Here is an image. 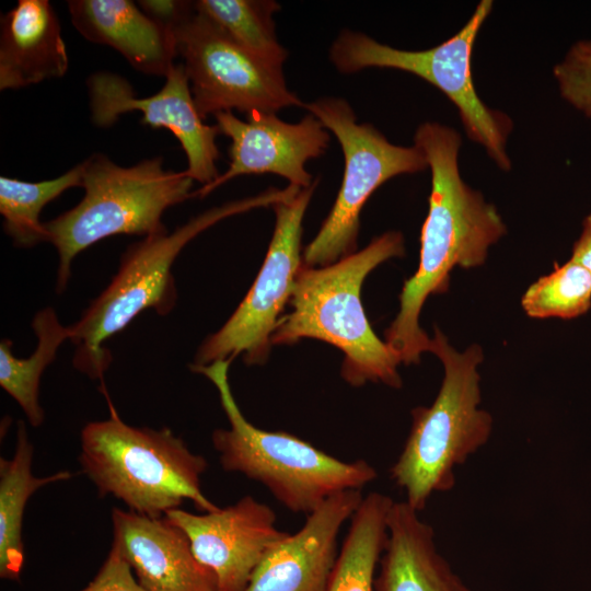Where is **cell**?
Listing matches in <instances>:
<instances>
[{"label":"cell","mask_w":591,"mask_h":591,"mask_svg":"<svg viewBox=\"0 0 591 591\" xmlns=\"http://www.w3.org/2000/svg\"><path fill=\"white\" fill-rule=\"evenodd\" d=\"M72 25L88 40L116 49L136 70L166 77L175 66L171 30L129 0H70Z\"/></svg>","instance_id":"17"},{"label":"cell","mask_w":591,"mask_h":591,"mask_svg":"<svg viewBox=\"0 0 591 591\" xmlns=\"http://www.w3.org/2000/svg\"><path fill=\"white\" fill-rule=\"evenodd\" d=\"M81 201L44 222L46 242L58 254L56 291L66 290L74 257L96 242L117 234L143 237L166 231L165 210L194 196V179L166 170L161 157L124 167L103 153L83 162Z\"/></svg>","instance_id":"7"},{"label":"cell","mask_w":591,"mask_h":591,"mask_svg":"<svg viewBox=\"0 0 591 591\" xmlns=\"http://www.w3.org/2000/svg\"><path fill=\"white\" fill-rule=\"evenodd\" d=\"M69 58L48 0H19L0 21V90L21 89L66 74Z\"/></svg>","instance_id":"18"},{"label":"cell","mask_w":591,"mask_h":591,"mask_svg":"<svg viewBox=\"0 0 591 591\" xmlns=\"http://www.w3.org/2000/svg\"><path fill=\"white\" fill-rule=\"evenodd\" d=\"M393 503L390 496L376 491L363 497L350 519L326 591H374Z\"/></svg>","instance_id":"21"},{"label":"cell","mask_w":591,"mask_h":591,"mask_svg":"<svg viewBox=\"0 0 591 591\" xmlns=\"http://www.w3.org/2000/svg\"><path fill=\"white\" fill-rule=\"evenodd\" d=\"M79 462L101 497L111 495L142 515L162 518L185 499L200 511L220 508L201 491L206 459L165 427L130 426L112 412L83 427Z\"/></svg>","instance_id":"5"},{"label":"cell","mask_w":591,"mask_h":591,"mask_svg":"<svg viewBox=\"0 0 591 591\" xmlns=\"http://www.w3.org/2000/svg\"><path fill=\"white\" fill-rule=\"evenodd\" d=\"M299 187L270 188L257 196L212 207L174 231L159 232L129 245L123 253L117 274L91 302L81 317L69 327L77 346L73 366L90 378H102L111 363L105 340L121 332L141 312L154 310L169 314L177 293L172 266L181 251L194 237L217 222L258 207L292 198Z\"/></svg>","instance_id":"3"},{"label":"cell","mask_w":591,"mask_h":591,"mask_svg":"<svg viewBox=\"0 0 591 591\" xmlns=\"http://www.w3.org/2000/svg\"><path fill=\"white\" fill-rule=\"evenodd\" d=\"M404 254L401 232L390 231L367 247L331 265L300 268L290 299L291 311L280 317L271 345L301 338L326 341L344 355L341 376L352 386L381 382L402 386L399 356L371 328L361 300V285L381 263Z\"/></svg>","instance_id":"2"},{"label":"cell","mask_w":591,"mask_h":591,"mask_svg":"<svg viewBox=\"0 0 591 591\" xmlns=\"http://www.w3.org/2000/svg\"><path fill=\"white\" fill-rule=\"evenodd\" d=\"M138 3L150 18L170 28L186 9L188 1L144 0Z\"/></svg>","instance_id":"28"},{"label":"cell","mask_w":591,"mask_h":591,"mask_svg":"<svg viewBox=\"0 0 591 591\" xmlns=\"http://www.w3.org/2000/svg\"><path fill=\"white\" fill-rule=\"evenodd\" d=\"M317 183L314 179L294 197L273 206L275 229L256 280L225 324L199 346L190 366L232 361L240 355L247 364L266 361L279 315L292 297L303 265L302 220Z\"/></svg>","instance_id":"11"},{"label":"cell","mask_w":591,"mask_h":591,"mask_svg":"<svg viewBox=\"0 0 591 591\" xmlns=\"http://www.w3.org/2000/svg\"><path fill=\"white\" fill-rule=\"evenodd\" d=\"M591 274V215L583 221V230L575 243L571 258Z\"/></svg>","instance_id":"29"},{"label":"cell","mask_w":591,"mask_h":591,"mask_svg":"<svg viewBox=\"0 0 591 591\" xmlns=\"http://www.w3.org/2000/svg\"><path fill=\"white\" fill-rule=\"evenodd\" d=\"M215 118L220 135L231 139L230 164L194 196L204 198L228 181L246 174L273 173L300 188L313 184L305 163L323 155L331 140L327 129L314 115L309 113L296 124L266 112L246 114V120L232 112L217 113Z\"/></svg>","instance_id":"14"},{"label":"cell","mask_w":591,"mask_h":591,"mask_svg":"<svg viewBox=\"0 0 591 591\" xmlns=\"http://www.w3.org/2000/svg\"><path fill=\"white\" fill-rule=\"evenodd\" d=\"M116 546L149 591H217L213 573L195 557L186 534L165 517L112 510Z\"/></svg>","instance_id":"16"},{"label":"cell","mask_w":591,"mask_h":591,"mask_svg":"<svg viewBox=\"0 0 591 591\" xmlns=\"http://www.w3.org/2000/svg\"><path fill=\"white\" fill-rule=\"evenodd\" d=\"M525 313L535 318H573L591 306V274L568 260L529 287L522 298Z\"/></svg>","instance_id":"25"},{"label":"cell","mask_w":591,"mask_h":591,"mask_svg":"<svg viewBox=\"0 0 591 591\" xmlns=\"http://www.w3.org/2000/svg\"><path fill=\"white\" fill-rule=\"evenodd\" d=\"M430 351L444 369L441 387L431 406L412 410L409 434L390 470L405 501L419 512L433 494L454 487L455 468L487 443L493 429L490 414L479 408L482 348L459 352L436 328Z\"/></svg>","instance_id":"6"},{"label":"cell","mask_w":591,"mask_h":591,"mask_svg":"<svg viewBox=\"0 0 591 591\" xmlns=\"http://www.w3.org/2000/svg\"><path fill=\"white\" fill-rule=\"evenodd\" d=\"M164 517L186 534L217 591H244L266 553L288 534L276 526L274 510L253 496L204 514L176 508Z\"/></svg>","instance_id":"13"},{"label":"cell","mask_w":591,"mask_h":591,"mask_svg":"<svg viewBox=\"0 0 591 591\" xmlns=\"http://www.w3.org/2000/svg\"><path fill=\"white\" fill-rule=\"evenodd\" d=\"M37 346L27 358L12 352V341L0 343V385L20 405L32 427L44 421L39 403V385L43 372L55 360L61 344L70 338L69 327L63 326L50 306L38 311L32 321Z\"/></svg>","instance_id":"22"},{"label":"cell","mask_w":591,"mask_h":591,"mask_svg":"<svg viewBox=\"0 0 591 591\" xmlns=\"http://www.w3.org/2000/svg\"><path fill=\"white\" fill-rule=\"evenodd\" d=\"M491 9V0L480 1L454 36L426 50L397 49L363 33L344 31L333 43L329 59L345 74L373 67L392 68L428 81L455 104L467 136L482 144L501 170L509 171L506 144L512 123L506 114L483 103L472 77L473 46Z\"/></svg>","instance_id":"8"},{"label":"cell","mask_w":591,"mask_h":591,"mask_svg":"<svg viewBox=\"0 0 591 591\" xmlns=\"http://www.w3.org/2000/svg\"><path fill=\"white\" fill-rule=\"evenodd\" d=\"M131 566L112 545L94 579L80 591H149L135 579Z\"/></svg>","instance_id":"27"},{"label":"cell","mask_w":591,"mask_h":591,"mask_svg":"<svg viewBox=\"0 0 591 591\" xmlns=\"http://www.w3.org/2000/svg\"><path fill=\"white\" fill-rule=\"evenodd\" d=\"M170 30L202 119L232 109L277 113L288 106H304L288 89L281 69L251 56L193 2L188 1Z\"/></svg>","instance_id":"10"},{"label":"cell","mask_w":591,"mask_h":591,"mask_svg":"<svg viewBox=\"0 0 591 591\" xmlns=\"http://www.w3.org/2000/svg\"><path fill=\"white\" fill-rule=\"evenodd\" d=\"M86 85L95 126L111 127L120 115L139 111L143 125L165 128L176 137L187 159L184 172L190 178L204 186L220 175L217 167L220 152L216 143L220 131L200 117L183 63H175L162 89L147 97L136 96L126 79L108 71L92 73Z\"/></svg>","instance_id":"12"},{"label":"cell","mask_w":591,"mask_h":591,"mask_svg":"<svg viewBox=\"0 0 591 591\" xmlns=\"http://www.w3.org/2000/svg\"><path fill=\"white\" fill-rule=\"evenodd\" d=\"M363 499L345 490L306 515L302 528L274 544L244 591H326L338 556L340 529Z\"/></svg>","instance_id":"15"},{"label":"cell","mask_w":591,"mask_h":591,"mask_svg":"<svg viewBox=\"0 0 591 591\" xmlns=\"http://www.w3.org/2000/svg\"><path fill=\"white\" fill-rule=\"evenodd\" d=\"M554 76L561 96L591 117V40L577 42L555 66Z\"/></svg>","instance_id":"26"},{"label":"cell","mask_w":591,"mask_h":591,"mask_svg":"<svg viewBox=\"0 0 591 591\" xmlns=\"http://www.w3.org/2000/svg\"><path fill=\"white\" fill-rule=\"evenodd\" d=\"M197 11L213 21L233 42L260 62L281 69L288 57L277 39L273 0H199Z\"/></svg>","instance_id":"23"},{"label":"cell","mask_w":591,"mask_h":591,"mask_svg":"<svg viewBox=\"0 0 591 591\" xmlns=\"http://www.w3.org/2000/svg\"><path fill=\"white\" fill-rule=\"evenodd\" d=\"M303 107L337 138L345 160L336 200L302 255L303 266L324 267L356 252L360 211L383 183L399 174L421 172L428 164L415 144H393L372 125L359 124L344 99L321 97Z\"/></svg>","instance_id":"9"},{"label":"cell","mask_w":591,"mask_h":591,"mask_svg":"<svg viewBox=\"0 0 591 591\" xmlns=\"http://www.w3.org/2000/svg\"><path fill=\"white\" fill-rule=\"evenodd\" d=\"M414 141L431 171L429 210L421 228L419 266L406 280L399 311L385 331L386 344L405 364L418 363L420 355L430 351L431 339L419 326L427 298L447 292L455 266L483 265L489 246L507 231L497 209L460 176L457 131L425 123L417 128Z\"/></svg>","instance_id":"1"},{"label":"cell","mask_w":591,"mask_h":591,"mask_svg":"<svg viewBox=\"0 0 591 591\" xmlns=\"http://www.w3.org/2000/svg\"><path fill=\"white\" fill-rule=\"evenodd\" d=\"M82 162L62 175L42 182H25L0 176V212L4 232L20 247H32L46 242L44 222L39 216L44 207L72 187H82Z\"/></svg>","instance_id":"24"},{"label":"cell","mask_w":591,"mask_h":591,"mask_svg":"<svg viewBox=\"0 0 591 591\" xmlns=\"http://www.w3.org/2000/svg\"><path fill=\"white\" fill-rule=\"evenodd\" d=\"M34 447L24 421L18 424L16 445L11 459H0V577L20 580L24 565L22 537L24 510L28 499L39 488L72 477L61 471L49 476L33 474Z\"/></svg>","instance_id":"20"},{"label":"cell","mask_w":591,"mask_h":591,"mask_svg":"<svg viewBox=\"0 0 591 591\" xmlns=\"http://www.w3.org/2000/svg\"><path fill=\"white\" fill-rule=\"evenodd\" d=\"M219 360L190 370L207 376L217 387L229 429H216L211 440L225 472L240 473L265 486L285 508L306 515L332 496L361 490L378 477L366 460L345 462L313 444L282 431L252 425L232 394L228 370Z\"/></svg>","instance_id":"4"},{"label":"cell","mask_w":591,"mask_h":591,"mask_svg":"<svg viewBox=\"0 0 591 591\" xmlns=\"http://www.w3.org/2000/svg\"><path fill=\"white\" fill-rule=\"evenodd\" d=\"M374 591H472L439 552L419 511L394 501Z\"/></svg>","instance_id":"19"}]
</instances>
